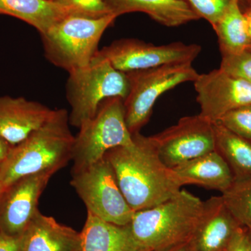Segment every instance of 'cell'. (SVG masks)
I'll return each mask as SVG.
<instances>
[{
    "mask_svg": "<svg viewBox=\"0 0 251 251\" xmlns=\"http://www.w3.org/2000/svg\"><path fill=\"white\" fill-rule=\"evenodd\" d=\"M133 140L129 146L112 149L104 157L135 212L164 202L179 192L182 185L173 169L162 162L150 137L138 133Z\"/></svg>",
    "mask_w": 251,
    "mask_h": 251,
    "instance_id": "6da1fadb",
    "label": "cell"
},
{
    "mask_svg": "<svg viewBox=\"0 0 251 251\" xmlns=\"http://www.w3.org/2000/svg\"><path fill=\"white\" fill-rule=\"evenodd\" d=\"M55 173L43 172L17 180L4 191L0 202V232L21 237L39 211L41 194Z\"/></svg>",
    "mask_w": 251,
    "mask_h": 251,
    "instance_id": "8fae6325",
    "label": "cell"
},
{
    "mask_svg": "<svg viewBox=\"0 0 251 251\" xmlns=\"http://www.w3.org/2000/svg\"><path fill=\"white\" fill-rule=\"evenodd\" d=\"M239 2L242 11L251 7V0H239Z\"/></svg>",
    "mask_w": 251,
    "mask_h": 251,
    "instance_id": "1f68e13d",
    "label": "cell"
},
{
    "mask_svg": "<svg viewBox=\"0 0 251 251\" xmlns=\"http://www.w3.org/2000/svg\"><path fill=\"white\" fill-rule=\"evenodd\" d=\"M69 74L66 91L71 107L69 123L78 128L95 116L104 100L115 97L125 100L129 92L126 73L112 67L99 52L87 67Z\"/></svg>",
    "mask_w": 251,
    "mask_h": 251,
    "instance_id": "5b68a950",
    "label": "cell"
},
{
    "mask_svg": "<svg viewBox=\"0 0 251 251\" xmlns=\"http://www.w3.org/2000/svg\"><path fill=\"white\" fill-rule=\"evenodd\" d=\"M248 49L250 50H251V46L250 48H249V49Z\"/></svg>",
    "mask_w": 251,
    "mask_h": 251,
    "instance_id": "836d02e7",
    "label": "cell"
},
{
    "mask_svg": "<svg viewBox=\"0 0 251 251\" xmlns=\"http://www.w3.org/2000/svg\"><path fill=\"white\" fill-rule=\"evenodd\" d=\"M69 125L67 110H54L44 125L11 147L0 164V181L4 191L21 178L46 171L57 173L72 161L75 136Z\"/></svg>",
    "mask_w": 251,
    "mask_h": 251,
    "instance_id": "7a4b0ae2",
    "label": "cell"
},
{
    "mask_svg": "<svg viewBox=\"0 0 251 251\" xmlns=\"http://www.w3.org/2000/svg\"><path fill=\"white\" fill-rule=\"evenodd\" d=\"M11 147L12 146L9 143H8L6 140L0 136V164L4 161L6 157L7 156Z\"/></svg>",
    "mask_w": 251,
    "mask_h": 251,
    "instance_id": "f1b7e54d",
    "label": "cell"
},
{
    "mask_svg": "<svg viewBox=\"0 0 251 251\" xmlns=\"http://www.w3.org/2000/svg\"><path fill=\"white\" fill-rule=\"evenodd\" d=\"M225 72L251 85V50L235 54H223L221 67Z\"/></svg>",
    "mask_w": 251,
    "mask_h": 251,
    "instance_id": "d4e9b609",
    "label": "cell"
},
{
    "mask_svg": "<svg viewBox=\"0 0 251 251\" xmlns=\"http://www.w3.org/2000/svg\"><path fill=\"white\" fill-rule=\"evenodd\" d=\"M21 237H11L0 232V251H21Z\"/></svg>",
    "mask_w": 251,
    "mask_h": 251,
    "instance_id": "83f0119b",
    "label": "cell"
},
{
    "mask_svg": "<svg viewBox=\"0 0 251 251\" xmlns=\"http://www.w3.org/2000/svg\"><path fill=\"white\" fill-rule=\"evenodd\" d=\"M4 191L1 186V181H0V202H1V198H2L3 195H4Z\"/></svg>",
    "mask_w": 251,
    "mask_h": 251,
    "instance_id": "d6a6232c",
    "label": "cell"
},
{
    "mask_svg": "<svg viewBox=\"0 0 251 251\" xmlns=\"http://www.w3.org/2000/svg\"><path fill=\"white\" fill-rule=\"evenodd\" d=\"M79 130L73 146L72 171L90 166L110 150L129 146L133 142L126 123L124 100L118 97L102 102L95 116L82 124Z\"/></svg>",
    "mask_w": 251,
    "mask_h": 251,
    "instance_id": "8992f818",
    "label": "cell"
},
{
    "mask_svg": "<svg viewBox=\"0 0 251 251\" xmlns=\"http://www.w3.org/2000/svg\"><path fill=\"white\" fill-rule=\"evenodd\" d=\"M71 185L85 204L87 212L103 221L125 226L134 215L105 157L78 171H72Z\"/></svg>",
    "mask_w": 251,
    "mask_h": 251,
    "instance_id": "ba28073f",
    "label": "cell"
},
{
    "mask_svg": "<svg viewBox=\"0 0 251 251\" xmlns=\"http://www.w3.org/2000/svg\"><path fill=\"white\" fill-rule=\"evenodd\" d=\"M117 17L131 12H143L159 24L179 27L200 19L185 0H106Z\"/></svg>",
    "mask_w": 251,
    "mask_h": 251,
    "instance_id": "e0dca14e",
    "label": "cell"
},
{
    "mask_svg": "<svg viewBox=\"0 0 251 251\" xmlns=\"http://www.w3.org/2000/svg\"><path fill=\"white\" fill-rule=\"evenodd\" d=\"M226 251H251V232L241 226L234 234Z\"/></svg>",
    "mask_w": 251,
    "mask_h": 251,
    "instance_id": "4316f807",
    "label": "cell"
},
{
    "mask_svg": "<svg viewBox=\"0 0 251 251\" xmlns=\"http://www.w3.org/2000/svg\"><path fill=\"white\" fill-rule=\"evenodd\" d=\"M129 92L124 100L126 123L132 135L140 133L151 118L158 99L167 91L187 82H194L199 74L192 63L166 64L126 73Z\"/></svg>",
    "mask_w": 251,
    "mask_h": 251,
    "instance_id": "52a82bcc",
    "label": "cell"
},
{
    "mask_svg": "<svg viewBox=\"0 0 251 251\" xmlns=\"http://www.w3.org/2000/svg\"><path fill=\"white\" fill-rule=\"evenodd\" d=\"M232 0H187L188 4L200 18H202L214 27L228 9Z\"/></svg>",
    "mask_w": 251,
    "mask_h": 251,
    "instance_id": "484cf974",
    "label": "cell"
},
{
    "mask_svg": "<svg viewBox=\"0 0 251 251\" xmlns=\"http://www.w3.org/2000/svg\"><path fill=\"white\" fill-rule=\"evenodd\" d=\"M203 207L204 201L181 189L164 202L135 211L126 227L140 251L161 250L190 242Z\"/></svg>",
    "mask_w": 251,
    "mask_h": 251,
    "instance_id": "3957f363",
    "label": "cell"
},
{
    "mask_svg": "<svg viewBox=\"0 0 251 251\" xmlns=\"http://www.w3.org/2000/svg\"><path fill=\"white\" fill-rule=\"evenodd\" d=\"M117 18L114 14L100 18L74 14L63 18L41 34L46 59L69 74L87 67L99 52L104 31Z\"/></svg>",
    "mask_w": 251,
    "mask_h": 251,
    "instance_id": "277c9868",
    "label": "cell"
},
{
    "mask_svg": "<svg viewBox=\"0 0 251 251\" xmlns=\"http://www.w3.org/2000/svg\"><path fill=\"white\" fill-rule=\"evenodd\" d=\"M213 123L215 151L228 165L234 181L251 179V141L232 133L219 122Z\"/></svg>",
    "mask_w": 251,
    "mask_h": 251,
    "instance_id": "ffe728a7",
    "label": "cell"
},
{
    "mask_svg": "<svg viewBox=\"0 0 251 251\" xmlns=\"http://www.w3.org/2000/svg\"><path fill=\"white\" fill-rule=\"evenodd\" d=\"M0 14L17 18L43 34L63 18L72 14L51 0H0Z\"/></svg>",
    "mask_w": 251,
    "mask_h": 251,
    "instance_id": "d6986e66",
    "label": "cell"
},
{
    "mask_svg": "<svg viewBox=\"0 0 251 251\" xmlns=\"http://www.w3.org/2000/svg\"><path fill=\"white\" fill-rule=\"evenodd\" d=\"M51 1L64 6L69 10L72 14L91 18H100L113 14L106 0H51Z\"/></svg>",
    "mask_w": 251,
    "mask_h": 251,
    "instance_id": "603a6c76",
    "label": "cell"
},
{
    "mask_svg": "<svg viewBox=\"0 0 251 251\" xmlns=\"http://www.w3.org/2000/svg\"><path fill=\"white\" fill-rule=\"evenodd\" d=\"M150 137L162 162L170 168L215 151L214 123L200 114L182 117Z\"/></svg>",
    "mask_w": 251,
    "mask_h": 251,
    "instance_id": "9c48e42d",
    "label": "cell"
},
{
    "mask_svg": "<svg viewBox=\"0 0 251 251\" xmlns=\"http://www.w3.org/2000/svg\"><path fill=\"white\" fill-rule=\"evenodd\" d=\"M78 251H140L126 226L110 224L87 212Z\"/></svg>",
    "mask_w": 251,
    "mask_h": 251,
    "instance_id": "ac0fdd59",
    "label": "cell"
},
{
    "mask_svg": "<svg viewBox=\"0 0 251 251\" xmlns=\"http://www.w3.org/2000/svg\"><path fill=\"white\" fill-rule=\"evenodd\" d=\"M223 54L241 53L251 47L244 13L239 0H232L224 16L212 27Z\"/></svg>",
    "mask_w": 251,
    "mask_h": 251,
    "instance_id": "44dd1931",
    "label": "cell"
},
{
    "mask_svg": "<svg viewBox=\"0 0 251 251\" xmlns=\"http://www.w3.org/2000/svg\"><path fill=\"white\" fill-rule=\"evenodd\" d=\"M53 110L23 97H0V136L14 146L44 125Z\"/></svg>",
    "mask_w": 251,
    "mask_h": 251,
    "instance_id": "5bb4252c",
    "label": "cell"
},
{
    "mask_svg": "<svg viewBox=\"0 0 251 251\" xmlns=\"http://www.w3.org/2000/svg\"><path fill=\"white\" fill-rule=\"evenodd\" d=\"M153 251H193V250L192 249H191L189 242H187L184 243V244H179V245L175 246V247Z\"/></svg>",
    "mask_w": 251,
    "mask_h": 251,
    "instance_id": "f546056e",
    "label": "cell"
},
{
    "mask_svg": "<svg viewBox=\"0 0 251 251\" xmlns=\"http://www.w3.org/2000/svg\"><path fill=\"white\" fill-rule=\"evenodd\" d=\"M217 122L232 133L251 141V105L227 112Z\"/></svg>",
    "mask_w": 251,
    "mask_h": 251,
    "instance_id": "cb8c5ba5",
    "label": "cell"
},
{
    "mask_svg": "<svg viewBox=\"0 0 251 251\" xmlns=\"http://www.w3.org/2000/svg\"><path fill=\"white\" fill-rule=\"evenodd\" d=\"M200 115L217 122L227 112L251 105V85L222 69L199 74L193 82Z\"/></svg>",
    "mask_w": 251,
    "mask_h": 251,
    "instance_id": "7c38bea8",
    "label": "cell"
},
{
    "mask_svg": "<svg viewBox=\"0 0 251 251\" xmlns=\"http://www.w3.org/2000/svg\"><path fill=\"white\" fill-rule=\"evenodd\" d=\"M221 197L239 224L251 230V179L234 181Z\"/></svg>",
    "mask_w": 251,
    "mask_h": 251,
    "instance_id": "7402d4cb",
    "label": "cell"
},
{
    "mask_svg": "<svg viewBox=\"0 0 251 251\" xmlns=\"http://www.w3.org/2000/svg\"><path fill=\"white\" fill-rule=\"evenodd\" d=\"M80 240V232L39 211L21 236V251H78Z\"/></svg>",
    "mask_w": 251,
    "mask_h": 251,
    "instance_id": "9a60e30c",
    "label": "cell"
},
{
    "mask_svg": "<svg viewBox=\"0 0 251 251\" xmlns=\"http://www.w3.org/2000/svg\"><path fill=\"white\" fill-rule=\"evenodd\" d=\"M202 51L198 44L174 42L155 46L139 39H122L99 51L112 67L124 73L166 64L193 62Z\"/></svg>",
    "mask_w": 251,
    "mask_h": 251,
    "instance_id": "30bf717a",
    "label": "cell"
},
{
    "mask_svg": "<svg viewBox=\"0 0 251 251\" xmlns=\"http://www.w3.org/2000/svg\"><path fill=\"white\" fill-rule=\"evenodd\" d=\"M243 13H244V18H245L246 25H247L248 34H249V39H250L251 43V7L244 10V11H243Z\"/></svg>",
    "mask_w": 251,
    "mask_h": 251,
    "instance_id": "4dcf8cb0",
    "label": "cell"
},
{
    "mask_svg": "<svg viewBox=\"0 0 251 251\" xmlns=\"http://www.w3.org/2000/svg\"><path fill=\"white\" fill-rule=\"evenodd\" d=\"M172 169L182 186L197 185L223 193L234 182L230 168L216 151L206 153Z\"/></svg>",
    "mask_w": 251,
    "mask_h": 251,
    "instance_id": "2e32d148",
    "label": "cell"
},
{
    "mask_svg": "<svg viewBox=\"0 0 251 251\" xmlns=\"http://www.w3.org/2000/svg\"><path fill=\"white\" fill-rule=\"evenodd\" d=\"M249 230H250V229H249ZM250 231H251V230H250Z\"/></svg>",
    "mask_w": 251,
    "mask_h": 251,
    "instance_id": "e575fe53",
    "label": "cell"
},
{
    "mask_svg": "<svg viewBox=\"0 0 251 251\" xmlns=\"http://www.w3.org/2000/svg\"><path fill=\"white\" fill-rule=\"evenodd\" d=\"M241 226L221 196L211 197L204 201L202 215L190 245L193 251H226Z\"/></svg>",
    "mask_w": 251,
    "mask_h": 251,
    "instance_id": "4fadbf2b",
    "label": "cell"
}]
</instances>
